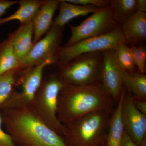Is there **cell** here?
I'll use <instances>...</instances> for the list:
<instances>
[{
  "instance_id": "cell-1",
  "label": "cell",
  "mask_w": 146,
  "mask_h": 146,
  "mask_svg": "<svg viewBox=\"0 0 146 146\" xmlns=\"http://www.w3.org/2000/svg\"><path fill=\"white\" fill-rule=\"evenodd\" d=\"M1 113L3 124L18 146H67L63 137L42 122L30 106Z\"/></svg>"
},
{
  "instance_id": "cell-2",
  "label": "cell",
  "mask_w": 146,
  "mask_h": 146,
  "mask_svg": "<svg viewBox=\"0 0 146 146\" xmlns=\"http://www.w3.org/2000/svg\"><path fill=\"white\" fill-rule=\"evenodd\" d=\"M115 103L101 81L84 85L65 84L58 96V119L67 124L91 112L113 107Z\"/></svg>"
},
{
  "instance_id": "cell-3",
  "label": "cell",
  "mask_w": 146,
  "mask_h": 146,
  "mask_svg": "<svg viewBox=\"0 0 146 146\" xmlns=\"http://www.w3.org/2000/svg\"><path fill=\"white\" fill-rule=\"evenodd\" d=\"M111 107L91 112L64 125L63 138L67 146H101L106 142Z\"/></svg>"
},
{
  "instance_id": "cell-4",
  "label": "cell",
  "mask_w": 146,
  "mask_h": 146,
  "mask_svg": "<svg viewBox=\"0 0 146 146\" xmlns=\"http://www.w3.org/2000/svg\"><path fill=\"white\" fill-rule=\"evenodd\" d=\"M65 84L57 74L43 79L30 106L42 122L63 137L65 127L58 119V102Z\"/></svg>"
},
{
  "instance_id": "cell-5",
  "label": "cell",
  "mask_w": 146,
  "mask_h": 146,
  "mask_svg": "<svg viewBox=\"0 0 146 146\" xmlns=\"http://www.w3.org/2000/svg\"><path fill=\"white\" fill-rule=\"evenodd\" d=\"M58 74L66 84L84 85L101 81L103 52L80 55L62 64H58Z\"/></svg>"
},
{
  "instance_id": "cell-6",
  "label": "cell",
  "mask_w": 146,
  "mask_h": 146,
  "mask_svg": "<svg viewBox=\"0 0 146 146\" xmlns=\"http://www.w3.org/2000/svg\"><path fill=\"white\" fill-rule=\"evenodd\" d=\"M123 43L126 44L119 25L107 34L82 40L71 46L59 47L55 56V62L58 65L64 64L84 54L114 49Z\"/></svg>"
},
{
  "instance_id": "cell-7",
  "label": "cell",
  "mask_w": 146,
  "mask_h": 146,
  "mask_svg": "<svg viewBox=\"0 0 146 146\" xmlns=\"http://www.w3.org/2000/svg\"><path fill=\"white\" fill-rule=\"evenodd\" d=\"M53 64H55L54 60L49 59L40 65L21 69L17 83V85H21V90L14 91L3 105L1 112L30 106L43 80L44 70L47 66Z\"/></svg>"
},
{
  "instance_id": "cell-8",
  "label": "cell",
  "mask_w": 146,
  "mask_h": 146,
  "mask_svg": "<svg viewBox=\"0 0 146 146\" xmlns=\"http://www.w3.org/2000/svg\"><path fill=\"white\" fill-rule=\"evenodd\" d=\"M119 25L113 19L110 5L98 8L78 25L69 24L71 35L64 47L71 46L82 40L107 34Z\"/></svg>"
},
{
  "instance_id": "cell-9",
  "label": "cell",
  "mask_w": 146,
  "mask_h": 146,
  "mask_svg": "<svg viewBox=\"0 0 146 146\" xmlns=\"http://www.w3.org/2000/svg\"><path fill=\"white\" fill-rule=\"evenodd\" d=\"M63 29L64 27L52 25L46 36L33 45L20 64L21 69L40 65L49 59L55 62V56L63 38Z\"/></svg>"
},
{
  "instance_id": "cell-10",
  "label": "cell",
  "mask_w": 146,
  "mask_h": 146,
  "mask_svg": "<svg viewBox=\"0 0 146 146\" xmlns=\"http://www.w3.org/2000/svg\"><path fill=\"white\" fill-rule=\"evenodd\" d=\"M121 115L124 130L133 143L137 146H146V116L136 109L132 95L126 89Z\"/></svg>"
},
{
  "instance_id": "cell-11",
  "label": "cell",
  "mask_w": 146,
  "mask_h": 146,
  "mask_svg": "<svg viewBox=\"0 0 146 146\" xmlns=\"http://www.w3.org/2000/svg\"><path fill=\"white\" fill-rule=\"evenodd\" d=\"M101 82L108 96L117 103L123 85L121 70L116 60L114 50L103 52V67Z\"/></svg>"
},
{
  "instance_id": "cell-12",
  "label": "cell",
  "mask_w": 146,
  "mask_h": 146,
  "mask_svg": "<svg viewBox=\"0 0 146 146\" xmlns=\"http://www.w3.org/2000/svg\"><path fill=\"white\" fill-rule=\"evenodd\" d=\"M126 44L142 45L146 41V13L137 11L120 24Z\"/></svg>"
},
{
  "instance_id": "cell-13",
  "label": "cell",
  "mask_w": 146,
  "mask_h": 146,
  "mask_svg": "<svg viewBox=\"0 0 146 146\" xmlns=\"http://www.w3.org/2000/svg\"><path fill=\"white\" fill-rule=\"evenodd\" d=\"M58 6L59 0H46L39 8L32 21L33 45L39 41L50 29L53 18Z\"/></svg>"
},
{
  "instance_id": "cell-14",
  "label": "cell",
  "mask_w": 146,
  "mask_h": 146,
  "mask_svg": "<svg viewBox=\"0 0 146 146\" xmlns=\"http://www.w3.org/2000/svg\"><path fill=\"white\" fill-rule=\"evenodd\" d=\"M33 28L32 22L21 24L15 31L8 35L13 51L20 64L29 52L33 46Z\"/></svg>"
},
{
  "instance_id": "cell-15",
  "label": "cell",
  "mask_w": 146,
  "mask_h": 146,
  "mask_svg": "<svg viewBox=\"0 0 146 146\" xmlns=\"http://www.w3.org/2000/svg\"><path fill=\"white\" fill-rule=\"evenodd\" d=\"M125 91L123 86L117 105L111 115L106 136V146H121L125 130L122 119V106Z\"/></svg>"
},
{
  "instance_id": "cell-16",
  "label": "cell",
  "mask_w": 146,
  "mask_h": 146,
  "mask_svg": "<svg viewBox=\"0 0 146 146\" xmlns=\"http://www.w3.org/2000/svg\"><path fill=\"white\" fill-rule=\"evenodd\" d=\"M59 12L52 25L64 27L72 19L78 16H86L93 13L98 9L89 5H80L68 2L66 0H59Z\"/></svg>"
},
{
  "instance_id": "cell-17",
  "label": "cell",
  "mask_w": 146,
  "mask_h": 146,
  "mask_svg": "<svg viewBox=\"0 0 146 146\" xmlns=\"http://www.w3.org/2000/svg\"><path fill=\"white\" fill-rule=\"evenodd\" d=\"M45 1L44 0H21L18 1V10L10 16L0 18V25L13 20H18L21 24L32 22L39 8Z\"/></svg>"
},
{
  "instance_id": "cell-18",
  "label": "cell",
  "mask_w": 146,
  "mask_h": 146,
  "mask_svg": "<svg viewBox=\"0 0 146 146\" xmlns=\"http://www.w3.org/2000/svg\"><path fill=\"white\" fill-rule=\"evenodd\" d=\"M123 85L132 96L146 99V76L136 72L127 73L121 70Z\"/></svg>"
},
{
  "instance_id": "cell-19",
  "label": "cell",
  "mask_w": 146,
  "mask_h": 146,
  "mask_svg": "<svg viewBox=\"0 0 146 146\" xmlns=\"http://www.w3.org/2000/svg\"><path fill=\"white\" fill-rule=\"evenodd\" d=\"M21 69L10 39L0 43V75L9 71Z\"/></svg>"
},
{
  "instance_id": "cell-20",
  "label": "cell",
  "mask_w": 146,
  "mask_h": 146,
  "mask_svg": "<svg viewBox=\"0 0 146 146\" xmlns=\"http://www.w3.org/2000/svg\"><path fill=\"white\" fill-rule=\"evenodd\" d=\"M136 0H111L110 5L113 19L120 25L137 11Z\"/></svg>"
},
{
  "instance_id": "cell-21",
  "label": "cell",
  "mask_w": 146,
  "mask_h": 146,
  "mask_svg": "<svg viewBox=\"0 0 146 146\" xmlns=\"http://www.w3.org/2000/svg\"><path fill=\"white\" fill-rule=\"evenodd\" d=\"M21 69L9 71L0 75V112L4 104L15 91Z\"/></svg>"
},
{
  "instance_id": "cell-22",
  "label": "cell",
  "mask_w": 146,
  "mask_h": 146,
  "mask_svg": "<svg viewBox=\"0 0 146 146\" xmlns=\"http://www.w3.org/2000/svg\"><path fill=\"white\" fill-rule=\"evenodd\" d=\"M114 50L116 60L121 70L127 73L135 72L136 66L133 62L130 47L125 43L115 47Z\"/></svg>"
},
{
  "instance_id": "cell-23",
  "label": "cell",
  "mask_w": 146,
  "mask_h": 146,
  "mask_svg": "<svg viewBox=\"0 0 146 146\" xmlns=\"http://www.w3.org/2000/svg\"><path fill=\"white\" fill-rule=\"evenodd\" d=\"M133 62L139 72L145 74L146 72V47L144 45L130 46Z\"/></svg>"
},
{
  "instance_id": "cell-24",
  "label": "cell",
  "mask_w": 146,
  "mask_h": 146,
  "mask_svg": "<svg viewBox=\"0 0 146 146\" xmlns=\"http://www.w3.org/2000/svg\"><path fill=\"white\" fill-rule=\"evenodd\" d=\"M68 2L80 5H89L98 8H104L110 5L111 0H66Z\"/></svg>"
},
{
  "instance_id": "cell-25",
  "label": "cell",
  "mask_w": 146,
  "mask_h": 146,
  "mask_svg": "<svg viewBox=\"0 0 146 146\" xmlns=\"http://www.w3.org/2000/svg\"><path fill=\"white\" fill-rule=\"evenodd\" d=\"M2 125L1 115L0 112V146H18L10 134L3 130Z\"/></svg>"
},
{
  "instance_id": "cell-26",
  "label": "cell",
  "mask_w": 146,
  "mask_h": 146,
  "mask_svg": "<svg viewBox=\"0 0 146 146\" xmlns=\"http://www.w3.org/2000/svg\"><path fill=\"white\" fill-rule=\"evenodd\" d=\"M134 106L139 112L146 116V99L132 96Z\"/></svg>"
},
{
  "instance_id": "cell-27",
  "label": "cell",
  "mask_w": 146,
  "mask_h": 146,
  "mask_svg": "<svg viewBox=\"0 0 146 146\" xmlns=\"http://www.w3.org/2000/svg\"><path fill=\"white\" fill-rule=\"evenodd\" d=\"M18 3V1L0 0V17L5 13L8 9Z\"/></svg>"
},
{
  "instance_id": "cell-28",
  "label": "cell",
  "mask_w": 146,
  "mask_h": 146,
  "mask_svg": "<svg viewBox=\"0 0 146 146\" xmlns=\"http://www.w3.org/2000/svg\"><path fill=\"white\" fill-rule=\"evenodd\" d=\"M121 146H137L133 143L129 136L124 130Z\"/></svg>"
},
{
  "instance_id": "cell-29",
  "label": "cell",
  "mask_w": 146,
  "mask_h": 146,
  "mask_svg": "<svg viewBox=\"0 0 146 146\" xmlns=\"http://www.w3.org/2000/svg\"><path fill=\"white\" fill-rule=\"evenodd\" d=\"M136 9L137 11L146 13V0H136Z\"/></svg>"
},
{
  "instance_id": "cell-30",
  "label": "cell",
  "mask_w": 146,
  "mask_h": 146,
  "mask_svg": "<svg viewBox=\"0 0 146 146\" xmlns=\"http://www.w3.org/2000/svg\"><path fill=\"white\" fill-rule=\"evenodd\" d=\"M101 146H106V143H105L103 144V145H101Z\"/></svg>"
}]
</instances>
